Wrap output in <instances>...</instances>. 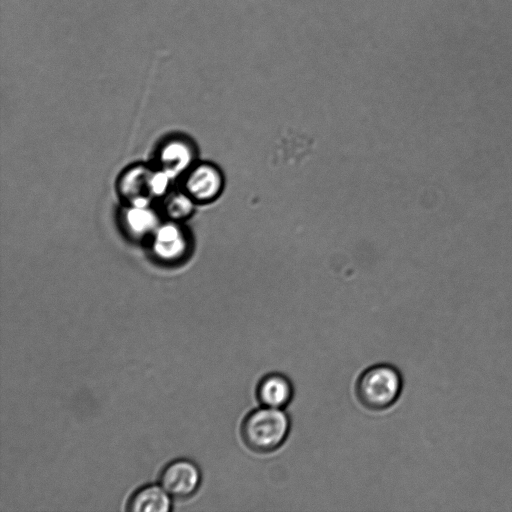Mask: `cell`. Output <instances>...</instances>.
<instances>
[{"label": "cell", "mask_w": 512, "mask_h": 512, "mask_svg": "<svg viewBox=\"0 0 512 512\" xmlns=\"http://www.w3.org/2000/svg\"><path fill=\"white\" fill-rule=\"evenodd\" d=\"M169 493L157 485H146L136 490L128 500L132 512H167L171 509Z\"/></svg>", "instance_id": "cell-8"}, {"label": "cell", "mask_w": 512, "mask_h": 512, "mask_svg": "<svg viewBox=\"0 0 512 512\" xmlns=\"http://www.w3.org/2000/svg\"><path fill=\"white\" fill-rule=\"evenodd\" d=\"M291 420L284 409L260 406L243 418L240 435L244 445L254 453L268 454L286 441Z\"/></svg>", "instance_id": "cell-1"}, {"label": "cell", "mask_w": 512, "mask_h": 512, "mask_svg": "<svg viewBox=\"0 0 512 512\" xmlns=\"http://www.w3.org/2000/svg\"><path fill=\"white\" fill-rule=\"evenodd\" d=\"M255 394L260 406L284 409L293 399L294 387L286 375L272 372L259 380Z\"/></svg>", "instance_id": "cell-5"}, {"label": "cell", "mask_w": 512, "mask_h": 512, "mask_svg": "<svg viewBox=\"0 0 512 512\" xmlns=\"http://www.w3.org/2000/svg\"><path fill=\"white\" fill-rule=\"evenodd\" d=\"M194 209V200L188 194H172L165 202V211L172 219L188 217Z\"/></svg>", "instance_id": "cell-11"}, {"label": "cell", "mask_w": 512, "mask_h": 512, "mask_svg": "<svg viewBox=\"0 0 512 512\" xmlns=\"http://www.w3.org/2000/svg\"><path fill=\"white\" fill-rule=\"evenodd\" d=\"M194 159V151L190 144L183 140H172L166 143L159 153L161 169L172 178L187 170Z\"/></svg>", "instance_id": "cell-9"}, {"label": "cell", "mask_w": 512, "mask_h": 512, "mask_svg": "<svg viewBox=\"0 0 512 512\" xmlns=\"http://www.w3.org/2000/svg\"><path fill=\"white\" fill-rule=\"evenodd\" d=\"M127 230L135 236H143L157 229L158 219L149 205L131 204L124 213Z\"/></svg>", "instance_id": "cell-10"}, {"label": "cell", "mask_w": 512, "mask_h": 512, "mask_svg": "<svg viewBox=\"0 0 512 512\" xmlns=\"http://www.w3.org/2000/svg\"><path fill=\"white\" fill-rule=\"evenodd\" d=\"M172 177L164 170L153 171L151 177V192L152 196L163 195L169 187V183Z\"/></svg>", "instance_id": "cell-12"}, {"label": "cell", "mask_w": 512, "mask_h": 512, "mask_svg": "<svg viewBox=\"0 0 512 512\" xmlns=\"http://www.w3.org/2000/svg\"><path fill=\"white\" fill-rule=\"evenodd\" d=\"M152 173L153 171L145 166H135L127 170L120 179L121 194L133 205H149L153 197Z\"/></svg>", "instance_id": "cell-6"}, {"label": "cell", "mask_w": 512, "mask_h": 512, "mask_svg": "<svg viewBox=\"0 0 512 512\" xmlns=\"http://www.w3.org/2000/svg\"><path fill=\"white\" fill-rule=\"evenodd\" d=\"M224 185L220 170L211 164L195 166L185 181L187 194L195 201L208 202L216 199Z\"/></svg>", "instance_id": "cell-4"}, {"label": "cell", "mask_w": 512, "mask_h": 512, "mask_svg": "<svg viewBox=\"0 0 512 512\" xmlns=\"http://www.w3.org/2000/svg\"><path fill=\"white\" fill-rule=\"evenodd\" d=\"M201 482L198 466L188 459H177L168 463L160 475L162 487L176 497H187L195 493Z\"/></svg>", "instance_id": "cell-3"}, {"label": "cell", "mask_w": 512, "mask_h": 512, "mask_svg": "<svg viewBox=\"0 0 512 512\" xmlns=\"http://www.w3.org/2000/svg\"><path fill=\"white\" fill-rule=\"evenodd\" d=\"M152 247L160 259L173 261L183 256L187 249V240L178 225L167 223L154 231Z\"/></svg>", "instance_id": "cell-7"}, {"label": "cell", "mask_w": 512, "mask_h": 512, "mask_svg": "<svg viewBox=\"0 0 512 512\" xmlns=\"http://www.w3.org/2000/svg\"><path fill=\"white\" fill-rule=\"evenodd\" d=\"M403 379L391 364L381 363L368 367L358 377L355 394L360 404L372 411L388 409L401 395Z\"/></svg>", "instance_id": "cell-2"}]
</instances>
